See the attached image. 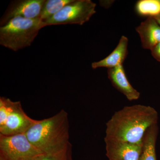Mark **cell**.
<instances>
[{
  "label": "cell",
  "mask_w": 160,
  "mask_h": 160,
  "mask_svg": "<svg viewBox=\"0 0 160 160\" xmlns=\"http://www.w3.org/2000/svg\"><path fill=\"white\" fill-rule=\"evenodd\" d=\"M158 134V124L146 131L143 139L142 148L139 160H157L156 144Z\"/></svg>",
  "instance_id": "obj_12"
},
{
  "label": "cell",
  "mask_w": 160,
  "mask_h": 160,
  "mask_svg": "<svg viewBox=\"0 0 160 160\" xmlns=\"http://www.w3.org/2000/svg\"><path fill=\"white\" fill-rule=\"evenodd\" d=\"M151 51L152 55L156 60L160 62V42Z\"/></svg>",
  "instance_id": "obj_16"
},
{
  "label": "cell",
  "mask_w": 160,
  "mask_h": 160,
  "mask_svg": "<svg viewBox=\"0 0 160 160\" xmlns=\"http://www.w3.org/2000/svg\"><path fill=\"white\" fill-rule=\"evenodd\" d=\"M42 153L32 144L25 133L0 135V159L31 160Z\"/></svg>",
  "instance_id": "obj_6"
},
{
  "label": "cell",
  "mask_w": 160,
  "mask_h": 160,
  "mask_svg": "<svg viewBox=\"0 0 160 160\" xmlns=\"http://www.w3.org/2000/svg\"><path fill=\"white\" fill-rule=\"evenodd\" d=\"M0 160H2V159H0Z\"/></svg>",
  "instance_id": "obj_18"
},
{
  "label": "cell",
  "mask_w": 160,
  "mask_h": 160,
  "mask_svg": "<svg viewBox=\"0 0 160 160\" xmlns=\"http://www.w3.org/2000/svg\"><path fill=\"white\" fill-rule=\"evenodd\" d=\"M45 27L40 18H13L0 27V45L14 51L24 49L31 46L40 29Z\"/></svg>",
  "instance_id": "obj_3"
},
{
  "label": "cell",
  "mask_w": 160,
  "mask_h": 160,
  "mask_svg": "<svg viewBox=\"0 0 160 160\" xmlns=\"http://www.w3.org/2000/svg\"><path fill=\"white\" fill-rule=\"evenodd\" d=\"M128 38L122 36L120 38L118 46L107 57L97 62L92 63V68L96 69L104 67L108 69L123 65L128 55Z\"/></svg>",
  "instance_id": "obj_11"
},
{
  "label": "cell",
  "mask_w": 160,
  "mask_h": 160,
  "mask_svg": "<svg viewBox=\"0 0 160 160\" xmlns=\"http://www.w3.org/2000/svg\"><path fill=\"white\" fill-rule=\"evenodd\" d=\"M154 18L159 23V24L160 25V15L154 17Z\"/></svg>",
  "instance_id": "obj_17"
},
{
  "label": "cell",
  "mask_w": 160,
  "mask_h": 160,
  "mask_svg": "<svg viewBox=\"0 0 160 160\" xmlns=\"http://www.w3.org/2000/svg\"><path fill=\"white\" fill-rule=\"evenodd\" d=\"M37 121L26 114L19 101L0 97V135L25 133Z\"/></svg>",
  "instance_id": "obj_4"
},
{
  "label": "cell",
  "mask_w": 160,
  "mask_h": 160,
  "mask_svg": "<svg viewBox=\"0 0 160 160\" xmlns=\"http://www.w3.org/2000/svg\"><path fill=\"white\" fill-rule=\"evenodd\" d=\"M73 1V0H46L43 5L40 18L43 22L46 21Z\"/></svg>",
  "instance_id": "obj_14"
},
{
  "label": "cell",
  "mask_w": 160,
  "mask_h": 160,
  "mask_svg": "<svg viewBox=\"0 0 160 160\" xmlns=\"http://www.w3.org/2000/svg\"><path fill=\"white\" fill-rule=\"evenodd\" d=\"M135 9L140 16L155 17L160 15V0H140L136 4Z\"/></svg>",
  "instance_id": "obj_13"
},
{
  "label": "cell",
  "mask_w": 160,
  "mask_h": 160,
  "mask_svg": "<svg viewBox=\"0 0 160 160\" xmlns=\"http://www.w3.org/2000/svg\"><path fill=\"white\" fill-rule=\"evenodd\" d=\"M31 160H73L72 158V146L70 145L66 149L57 153L52 154L42 153L35 157Z\"/></svg>",
  "instance_id": "obj_15"
},
{
  "label": "cell",
  "mask_w": 160,
  "mask_h": 160,
  "mask_svg": "<svg viewBox=\"0 0 160 160\" xmlns=\"http://www.w3.org/2000/svg\"><path fill=\"white\" fill-rule=\"evenodd\" d=\"M109 160H139L142 145L104 138Z\"/></svg>",
  "instance_id": "obj_8"
},
{
  "label": "cell",
  "mask_w": 160,
  "mask_h": 160,
  "mask_svg": "<svg viewBox=\"0 0 160 160\" xmlns=\"http://www.w3.org/2000/svg\"><path fill=\"white\" fill-rule=\"evenodd\" d=\"M25 134L42 153L52 154L62 151L71 145L68 113L62 109L51 117L37 120Z\"/></svg>",
  "instance_id": "obj_2"
},
{
  "label": "cell",
  "mask_w": 160,
  "mask_h": 160,
  "mask_svg": "<svg viewBox=\"0 0 160 160\" xmlns=\"http://www.w3.org/2000/svg\"><path fill=\"white\" fill-rule=\"evenodd\" d=\"M144 49L152 50L160 42V25L153 17H148L136 28Z\"/></svg>",
  "instance_id": "obj_10"
},
{
  "label": "cell",
  "mask_w": 160,
  "mask_h": 160,
  "mask_svg": "<svg viewBox=\"0 0 160 160\" xmlns=\"http://www.w3.org/2000/svg\"><path fill=\"white\" fill-rule=\"evenodd\" d=\"M96 4L91 0H73L44 22L46 26L66 24L82 25L96 12Z\"/></svg>",
  "instance_id": "obj_5"
},
{
  "label": "cell",
  "mask_w": 160,
  "mask_h": 160,
  "mask_svg": "<svg viewBox=\"0 0 160 160\" xmlns=\"http://www.w3.org/2000/svg\"><path fill=\"white\" fill-rule=\"evenodd\" d=\"M46 0H17L10 2L0 20L1 26L13 18L21 17L27 19L40 18Z\"/></svg>",
  "instance_id": "obj_7"
},
{
  "label": "cell",
  "mask_w": 160,
  "mask_h": 160,
  "mask_svg": "<svg viewBox=\"0 0 160 160\" xmlns=\"http://www.w3.org/2000/svg\"><path fill=\"white\" fill-rule=\"evenodd\" d=\"M158 112L150 106H125L115 112L106 124L105 139L142 145L146 131L158 124Z\"/></svg>",
  "instance_id": "obj_1"
},
{
  "label": "cell",
  "mask_w": 160,
  "mask_h": 160,
  "mask_svg": "<svg viewBox=\"0 0 160 160\" xmlns=\"http://www.w3.org/2000/svg\"><path fill=\"white\" fill-rule=\"evenodd\" d=\"M108 78L112 86L129 101L138 99L140 93L134 89L127 79L123 65L108 69Z\"/></svg>",
  "instance_id": "obj_9"
}]
</instances>
